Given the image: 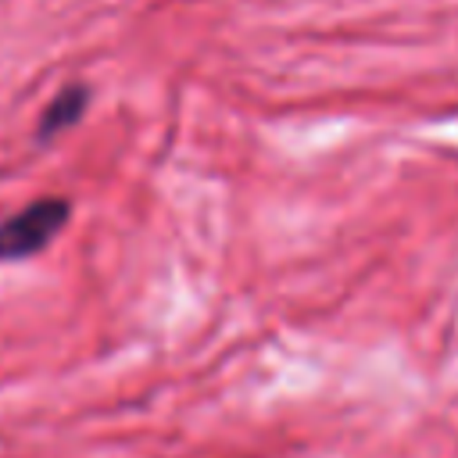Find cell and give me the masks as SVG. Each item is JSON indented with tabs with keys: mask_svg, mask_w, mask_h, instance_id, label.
Segmentation results:
<instances>
[{
	"mask_svg": "<svg viewBox=\"0 0 458 458\" xmlns=\"http://www.w3.org/2000/svg\"><path fill=\"white\" fill-rule=\"evenodd\" d=\"M86 100H89V93H86L82 86L61 89V93L50 100V107L43 111V118H39V140H50V136L64 132L68 125H75L79 114L86 111Z\"/></svg>",
	"mask_w": 458,
	"mask_h": 458,
	"instance_id": "obj_2",
	"label": "cell"
},
{
	"mask_svg": "<svg viewBox=\"0 0 458 458\" xmlns=\"http://www.w3.org/2000/svg\"><path fill=\"white\" fill-rule=\"evenodd\" d=\"M72 204L64 197H39L0 225V261H25L39 254L68 222Z\"/></svg>",
	"mask_w": 458,
	"mask_h": 458,
	"instance_id": "obj_1",
	"label": "cell"
}]
</instances>
